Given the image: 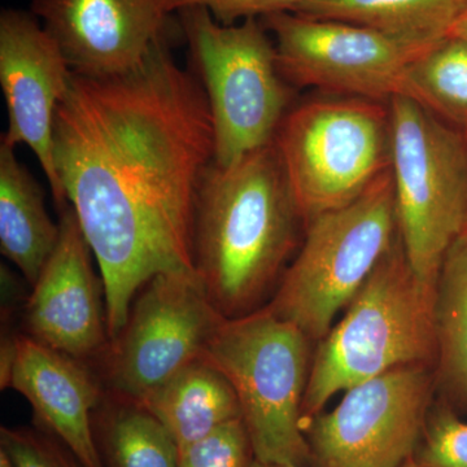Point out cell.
Returning a JSON list of instances; mask_svg holds the SVG:
<instances>
[{"mask_svg": "<svg viewBox=\"0 0 467 467\" xmlns=\"http://www.w3.org/2000/svg\"><path fill=\"white\" fill-rule=\"evenodd\" d=\"M248 467H297V466H291V465H275V463H264L260 462V461H252L250 462V466Z\"/></svg>", "mask_w": 467, "mask_h": 467, "instance_id": "83f0119b", "label": "cell"}, {"mask_svg": "<svg viewBox=\"0 0 467 467\" xmlns=\"http://www.w3.org/2000/svg\"><path fill=\"white\" fill-rule=\"evenodd\" d=\"M260 20L275 38L279 72L288 84L384 103L401 97L409 67L438 43L292 12Z\"/></svg>", "mask_w": 467, "mask_h": 467, "instance_id": "9c48e42d", "label": "cell"}, {"mask_svg": "<svg viewBox=\"0 0 467 467\" xmlns=\"http://www.w3.org/2000/svg\"><path fill=\"white\" fill-rule=\"evenodd\" d=\"M401 97L467 134V42L450 34L418 57Z\"/></svg>", "mask_w": 467, "mask_h": 467, "instance_id": "d6986e66", "label": "cell"}, {"mask_svg": "<svg viewBox=\"0 0 467 467\" xmlns=\"http://www.w3.org/2000/svg\"><path fill=\"white\" fill-rule=\"evenodd\" d=\"M417 461L425 467H467V422L448 409L435 411Z\"/></svg>", "mask_w": 467, "mask_h": 467, "instance_id": "603a6c76", "label": "cell"}, {"mask_svg": "<svg viewBox=\"0 0 467 467\" xmlns=\"http://www.w3.org/2000/svg\"><path fill=\"white\" fill-rule=\"evenodd\" d=\"M58 180L99 264L110 340L161 273L198 275L193 230L214 161L207 95L167 34L124 75H72L54 121Z\"/></svg>", "mask_w": 467, "mask_h": 467, "instance_id": "6da1fadb", "label": "cell"}, {"mask_svg": "<svg viewBox=\"0 0 467 467\" xmlns=\"http://www.w3.org/2000/svg\"><path fill=\"white\" fill-rule=\"evenodd\" d=\"M273 142L306 226L355 202L391 168V109L364 98H312L290 107Z\"/></svg>", "mask_w": 467, "mask_h": 467, "instance_id": "277c9868", "label": "cell"}, {"mask_svg": "<svg viewBox=\"0 0 467 467\" xmlns=\"http://www.w3.org/2000/svg\"><path fill=\"white\" fill-rule=\"evenodd\" d=\"M204 358L232 383L254 460L303 465L310 454L301 418L310 371L309 337L264 308L225 318Z\"/></svg>", "mask_w": 467, "mask_h": 467, "instance_id": "8992f818", "label": "cell"}, {"mask_svg": "<svg viewBox=\"0 0 467 467\" xmlns=\"http://www.w3.org/2000/svg\"><path fill=\"white\" fill-rule=\"evenodd\" d=\"M60 236L24 306L27 337L70 358H99L110 343L106 288L72 205L60 212Z\"/></svg>", "mask_w": 467, "mask_h": 467, "instance_id": "4fadbf2b", "label": "cell"}, {"mask_svg": "<svg viewBox=\"0 0 467 467\" xmlns=\"http://www.w3.org/2000/svg\"><path fill=\"white\" fill-rule=\"evenodd\" d=\"M0 445L15 467H82L69 451L33 430L2 427Z\"/></svg>", "mask_w": 467, "mask_h": 467, "instance_id": "cb8c5ba5", "label": "cell"}, {"mask_svg": "<svg viewBox=\"0 0 467 467\" xmlns=\"http://www.w3.org/2000/svg\"><path fill=\"white\" fill-rule=\"evenodd\" d=\"M436 321L441 376L451 391L467 404V230L442 261Z\"/></svg>", "mask_w": 467, "mask_h": 467, "instance_id": "ffe728a7", "label": "cell"}, {"mask_svg": "<svg viewBox=\"0 0 467 467\" xmlns=\"http://www.w3.org/2000/svg\"><path fill=\"white\" fill-rule=\"evenodd\" d=\"M169 14L189 7L208 9L223 26H235L236 21L261 18L279 12H294L304 0H165Z\"/></svg>", "mask_w": 467, "mask_h": 467, "instance_id": "d4e9b609", "label": "cell"}, {"mask_svg": "<svg viewBox=\"0 0 467 467\" xmlns=\"http://www.w3.org/2000/svg\"><path fill=\"white\" fill-rule=\"evenodd\" d=\"M438 285L409 264L400 235L321 340L310 367L301 418L310 420L339 391L407 365L438 358Z\"/></svg>", "mask_w": 467, "mask_h": 467, "instance_id": "3957f363", "label": "cell"}, {"mask_svg": "<svg viewBox=\"0 0 467 467\" xmlns=\"http://www.w3.org/2000/svg\"><path fill=\"white\" fill-rule=\"evenodd\" d=\"M137 404L167 427L180 451L242 418L232 383L205 358L184 367Z\"/></svg>", "mask_w": 467, "mask_h": 467, "instance_id": "e0dca14e", "label": "cell"}, {"mask_svg": "<svg viewBox=\"0 0 467 467\" xmlns=\"http://www.w3.org/2000/svg\"><path fill=\"white\" fill-rule=\"evenodd\" d=\"M396 217L409 264L438 285L442 261L467 230V134L405 97L389 101Z\"/></svg>", "mask_w": 467, "mask_h": 467, "instance_id": "ba28073f", "label": "cell"}, {"mask_svg": "<svg viewBox=\"0 0 467 467\" xmlns=\"http://www.w3.org/2000/svg\"><path fill=\"white\" fill-rule=\"evenodd\" d=\"M300 223L275 142L209 167L196 204L193 260L223 317L259 310L296 247Z\"/></svg>", "mask_w": 467, "mask_h": 467, "instance_id": "7a4b0ae2", "label": "cell"}, {"mask_svg": "<svg viewBox=\"0 0 467 467\" xmlns=\"http://www.w3.org/2000/svg\"><path fill=\"white\" fill-rule=\"evenodd\" d=\"M306 230L296 259L265 308L309 340H322L398 236L391 168L355 202L313 218Z\"/></svg>", "mask_w": 467, "mask_h": 467, "instance_id": "52a82bcc", "label": "cell"}, {"mask_svg": "<svg viewBox=\"0 0 467 467\" xmlns=\"http://www.w3.org/2000/svg\"><path fill=\"white\" fill-rule=\"evenodd\" d=\"M250 438L242 418L180 451V467H248Z\"/></svg>", "mask_w": 467, "mask_h": 467, "instance_id": "7402d4cb", "label": "cell"}, {"mask_svg": "<svg viewBox=\"0 0 467 467\" xmlns=\"http://www.w3.org/2000/svg\"><path fill=\"white\" fill-rule=\"evenodd\" d=\"M9 387L30 402L39 425L58 439L79 465L106 467L91 422L100 389L81 361L18 335Z\"/></svg>", "mask_w": 467, "mask_h": 467, "instance_id": "9a60e30c", "label": "cell"}, {"mask_svg": "<svg viewBox=\"0 0 467 467\" xmlns=\"http://www.w3.org/2000/svg\"><path fill=\"white\" fill-rule=\"evenodd\" d=\"M467 11V0H304L292 14L343 21L410 42H439Z\"/></svg>", "mask_w": 467, "mask_h": 467, "instance_id": "ac0fdd59", "label": "cell"}, {"mask_svg": "<svg viewBox=\"0 0 467 467\" xmlns=\"http://www.w3.org/2000/svg\"><path fill=\"white\" fill-rule=\"evenodd\" d=\"M225 318L198 275L152 276L134 297L124 328L103 355L109 389L116 398L140 402L204 358Z\"/></svg>", "mask_w": 467, "mask_h": 467, "instance_id": "30bf717a", "label": "cell"}, {"mask_svg": "<svg viewBox=\"0 0 467 467\" xmlns=\"http://www.w3.org/2000/svg\"><path fill=\"white\" fill-rule=\"evenodd\" d=\"M110 405L101 426L109 467H180V448L158 418L124 399L116 398Z\"/></svg>", "mask_w": 467, "mask_h": 467, "instance_id": "44dd1931", "label": "cell"}, {"mask_svg": "<svg viewBox=\"0 0 467 467\" xmlns=\"http://www.w3.org/2000/svg\"><path fill=\"white\" fill-rule=\"evenodd\" d=\"M30 12L73 75L103 78L140 66L167 34L165 0H33Z\"/></svg>", "mask_w": 467, "mask_h": 467, "instance_id": "5bb4252c", "label": "cell"}, {"mask_svg": "<svg viewBox=\"0 0 467 467\" xmlns=\"http://www.w3.org/2000/svg\"><path fill=\"white\" fill-rule=\"evenodd\" d=\"M429 367L396 368L347 389L310 430L319 466L399 467L410 459L431 400Z\"/></svg>", "mask_w": 467, "mask_h": 467, "instance_id": "8fae6325", "label": "cell"}, {"mask_svg": "<svg viewBox=\"0 0 467 467\" xmlns=\"http://www.w3.org/2000/svg\"><path fill=\"white\" fill-rule=\"evenodd\" d=\"M0 467H15L8 454L3 450H0Z\"/></svg>", "mask_w": 467, "mask_h": 467, "instance_id": "4316f807", "label": "cell"}, {"mask_svg": "<svg viewBox=\"0 0 467 467\" xmlns=\"http://www.w3.org/2000/svg\"><path fill=\"white\" fill-rule=\"evenodd\" d=\"M399 467H425V466L420 465V463L418 462L417 460L409 459L408 461H405V462L402 463L401 466H399Z\"/></svg>", "mask_w": 467, "mask_h": 467, "instance_id": "f1b7e54d", "label": "cell"}, {"mask_svg": "<svg viewBox=\"0 0 467 467\" xmlns=\"http://www.w3.org/2000/svg\"><path fill=\"white\" fill-rule=\"evenodd\" d=\"M60 236L48 216L45 195L32 173L0 142V251L30 285L36 284Z\"/></svg>", "mask_w": 467, "mask_h": 467, "instance_id": "2e32d148", "label": "cell"}, {"mask_svg": "<svg viewBox=\"0 0 467 467\" xmlns=\"http://www.w3.org/2000/svg\"><path fill=\"white\" fill-rule=\"evenodd\" d=\"M192 69L207 95L221 167L275 140L292 100L275 41L260 18L223 26L208 9L177 12Z\"/></svg>", "mask_w": 467, "mask_h": 467, "instance_id": "5b68a950", "label": "cell"}, {"mask_svg": "<svg viewBox=\"0 0 467 467\" xmlns=\"http://www.w3.org/2000/svg\"><path fill=\"white\" fill-rule=\"evenodd\" d=\"M451 34L467 42V11L460 17V20L454 24V26L451 27Z\"/></svg>", "mask_w": 467, "mask_h": 467, "instance_id": "484cf974", "label": "cell"}, {"mask_svg": "<svg viewBox=\"0 0 467 467\" xmlns=\"http://www.w3.org/2000/svg\"><path fill=\"white\" fill-rule=\"evenodd\" d=\"M72 70L57 42L32 12L0 14V85L8 112L2 140L26 144L48 180L58 213L69 205L54 161V121L66 97Z\"/></svg>", "mask_w": 467, "mask_h": 467, "instance_id": "7c38bea8", "label": "cell"}]
</instances>
